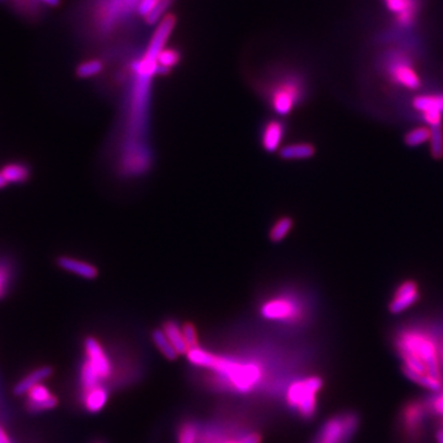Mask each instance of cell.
<instances>
[{
	"mask_svg": "<svg viewBox=\"0 0 443 443\" xmlns=\"http://www.w3.org/2000/svg\"><path fill=\"white\" fill-rule=\"evenodd\" d=\"M426 405L430 414L443 417V389L427 399Z\"/></svg>",
	"mask_w": 443,
	"mask_h": 443,
	"instance_id": "cell-30",
	"label": "cell"
},
{
	"mask_svg": "<svg viewBox=\"0 0 443 443\" xmlns=\"http://www.w3.org/2000/svg\"><path fill=\"white\" fill-rule=\"evenodd\" d=\"M316 154L314 145L310 143L288 144L280 150V156L286 161H302L309 159Z\"/></svg>",
	"mask_w": 443,
	"mask_h": 443,
	"instance_id": "cell-18",
	"label": "cell"
},
{
	"mask_svg": "<svg viewBox=\"0 0 443 443\" xmlns=\"http://www.w3.org/2000/svg\"><path fill=\"white\" fill-rule=\"evenodd\" d=\"M102 63L98 61V60H93V61L83 62L82 64H79L77 66V75L82 79L85 78H91L98 75L101 71H102Z\"/></svg>",
	"mask_w": 443,
	"mask_h": 443,
	"instance_id": "cell-29",
	"label": "cell"
},
{
	"mask_svg": "<svg viewBox=\"0 0 443 443\" xmlns=\"http://www.w3.org/2000/svg\"><path fill=\"white\" fill-rule=\"evenodd\" d=\"M293 227V221L289 217H282L273 224V227L270 230V239L273 243H278L286 238L288 233Z\"/></svg>",
	"mask_w": 443,
	"mask_h": 443,
	"instance_id": "cell-26",
	"label": "cell"
},
{
	"mask_svg": "<svg viewBox=\"0 0 443 443\" xmlns=\"http://www.w3.org/2000/svg\"><path fill=\"white\" fill-rule=\"evenodd\" d=\"M52 372H53L52 371V368L47 367V365L33 370V372L28 373V376L22 378L20 382L17 383V386L14 387V394H15L17 397L26 395L31 388L37 386L39 383L44 382L48 377L52 376Z\"/></svg>",
	"mask_w": 443,
	"mask_h": 443,
	"instance_id": "cell-17",
	"label": "cell"
},
{
	"mask_svg": "<svg viewBox=\"0 0 443 443\" xmlns=\"http://www.w3.org/2000/svg\"><path fill=\"white\" fill-rule=\"evenodd\" d=\"M441 357H442V363H443V345L441 346Z\"/></svg>",
	"mask_w": 443,
	"mask_h": 443,
	"instance_id": "cell-38",
	"label": "cell"
},
{
	"mask_svg": "<svg viewBox=\"0 0 443 443\" xmlns=\"http://www.w3.org/2000/svg\"><path fill=\"white\" fill-rule=\"evenodd\" d=\"M359 426L360 417L354 411L336 414L324 422L314 443H350Z\"/></svg>",
	"mask_w": 443,
	"mask_h": 443,
	"instance_id": "cell-6",
	"label": "cell"
},
{
	"mask_svg": "<svg viewBox=\"0 0 443 443\" xmlns=\"http://www.w3.org/2000/svg\"><path fill=\"white\" fill-rule=\"evenodd\" d=\"M58 265L63 270L75 273L78 276L83 277L87 280H94L99 275V270L93 264H89L85 261L77 260L68 256H62L58 259Z\"/></svg>",
	"mask_w": 443,
	"mask_h": 443,
	"instance_id": "cell-13",
	"label": "cell"
},
{
	"mask_svg": "<svg viewBox=\"0 0 443 443\" xmlns=\"http://www.w3.org/2000/svg\"><path fill=\"white\" fill-rule=\"evenodd\" d=\"M431 137H430V150L433 159H442L443 158V126L442 123L430 126Z\"/></svg>",
	"mask_w": 443,
	"mask_h": 443,
	"instance_id": "cell-25",
	"label": "cell"
},
{
	"mask_svg": "<svg viewBox=\"0 0 443 443\" xmlns=\"http://www.w3.org/2000/svg\"><path fill=\"white\" fill-rule=\"evenodd\" d=\"M324 382L319 376L298 378L291 383L286 390V403L303 420H310L316 414L318 395Z\"/></svg>",
	"mask_w": 443,
	"mask_h": 443,
	"instance_id": "cell-4",
	"label": "cell"
},
{
	"mask_svg": "<svg viewBox=\"0 0 443 443\" xmlns=\"http://www.w3.org/2000/svg\"><path fill=\"white\" fill-rule=\"evenodd\" d=\"M0 443H14L12 438L9 436V433L3 425H0Z\"/></svg>",
	"mask_w": 443,
	"mask_h": 443,
	"instance_id": "cell-34",
	"label": "cell"
},
{
	"mask_svg": "<svg viewBox=\"0 0 443 443\" xmlns=\"http://www.w3.org/2000/svg\"><path fill=\"white\" fill-rule=\"evenodd\" d=\"M163 330L165 332L166 338L172 343L174 349L179 354H186L188 351V343L183 338V327H179L177 321L166 320L163 324Z\"/></svg>",
	"mask_w": 443,
	"mask_h": 443,
	"instance_id": "cell-19",
	"label": "cell"
},
{
	"mask_svg": "<svg viewBox=\"0 0 443 443\" xmlns=\"http://www.w3.org/2000/svg\"><path fill=\"white\" fill-rule=\"evenodd\" d=\"M426 400L411 399L401 406L398 428L404 443H421L425 435V421L428 415Z\"/></svg>",
	"mask_w": 443,
	"mask_h": 443,
	"instance_id": "cell-5",
	"label": "cell"
},
{
	"mask_svg": "<svg viewBox=\"0 0 443 443\" xmlns=\"http://www.w3.org/2000/svg\"><path fill=\"white\" fill-rule=\"evenodd\" d=\"M413 106L421 115H442L443 94L419 95L413 100Z\"/></svg>",
	"mask_w": 443,
	"mask_h": 443,
	"instance_id": "cell-16",
	"label": "cell"
},
{
	"mask_svg": "<svg viewBox=\"0 0 443 443\" xmlns=\"http://www.w3.org/2000/svg\"><path fill=\"white\" fill-rule=\"evenodd\" d=\"M207 443H261V435L257 432H244L238 437H227L219 433L207 435Z\"/></svg>",
	"mask_w": 443,
	"mask_h": 443,
	"instance_id": "cell-21",
	"label": "cell"
},
{
	"mask_svg": "<svg viewBox=\"0 0 443 443\" xmlns=\"http://www.w3.org/2000/svg\"><path fill=\"white\" fill-rule=\"evenodd\" d=\"M431 129L430 127H417L405 134L404 141L409 147H419L421 144L430 142Z\"/></svg>",
	"mask_w": 443,
	"mask_h": 443,
	"instance_id": "cell-27",
	"label": "cell"
},
{
	"mask_svg": "<svg viewBox=\"0 0 443 443\" xmlns=\"http://www.w3.org/2000/svg\"><path fill=\"white\" fill-rule=\"evenodd\" d=\"M84 351L85 361L80 368V386L83 392H87L104 386L106 379L110 378L112 365L102 345L93 336L85 340Z\"/></svg>",
	"mask_w": 443,
	"mask_h": 443,
	"instance_id": "cell-3",
	"label": "cell"
},
{
	"mask_svg": "<svg viewBox=\"0 0 443 443\" xmlns=\"http://www.w3.org/2000/svg\"><path fill=\"white\" fill-rule=\"evenodd\" d=\"M441 421H442V426H443V417H442V420H441Z\"/></svg>",
	"mask_w": 443,
	"mask_h": 443,
	"instance_id": "cell-40",
	"label": "cell"
},
{
	"mask_svg": "<svg viewBox=\"0 0 443 443\" xmlns=\"http://www.w3.org/2000/svg\"><path fill=\"white\" fill-rule=\"evenodd\" d=\"M183 338L188 343V350L192 349L199 346V341H197V332H196V327L194 324L191 323H185L183 327Z\"/></svg>",
	"mask_w": 443,
	"mask_h": 443,
	"instance_id": "cell-32",
	"label": "cell"
},
{
	"mask_svg": "<svg viewBox=\"0 0 443 443\" xmlns=\"http://www.w3.org/2000/svg\"><path fill=\"white\" fill-rule=\"evenodd\" d=\"M152 340L156 346V349L159 350L161 354L168 360H175L179 356L177 350L174 349L172 343L169 341V338H166L165 332L163 329H155L154 332H152Z\"/></svg>",
	"mask_w": 443,
	"mask_h": 443,
	"instance_id": "cell-22",
	"label": "cell"
},
{
	"mask_svg": "<svg viewBox=\"0 0 443 443\" xmlns=\"http://www.w3.org/2000/svg\"><path fill=\"white\" fill-rule=\"evenodd\" d=\"M107 400H109V390L105 386H100L83 392V397H82L84 408L90 414H96L104 409L107 404Z\"/></svg>",
	"mask_w": 443,
	"mask_h": 443,
	"instance_id": "cell-15",
	"label": "cell"
},
{
	"mask_svg": "<svg viewBox=\"0 0 443 443\" xmlns=\"http://www.w3.org/2000/svg\"><path fill=\"white\" fill-rule=\"evenodd\" d=\"M3 175L6 177L8 183H22L28 177V170L24 165L10 164L3 169Z\"/></svg>",
	"mask_w": 443,
	"mask_h": 443,
	"instance_id": "cell-28",
	"label": "cell"
},
{
	"mask_svg": "<svg viewBox=\"0 0 443 443\" xmlns=\"http://www.w3.org/2000/svg\"><path fill=\"white\" fill-rule=\"evenodd\" d=\"M390 74L395 83L400 84L405 88L410 90L420 88V78L417 75V73L405 62L394 63L393 66H390Z\"/></svg>",
	"mask_w": 443,
	"mask_h": 443,
	"instance_id": "cell-12",
	"label": "cell"
},
{
	"mask_svg": "<svg viewBox=\"0 0 443 443\" xmlns=\"http://www.w3.org/2000/svg\"><path fill=\"white\" fill-rule=\"evenodd\" d=\"M300 94V85L294 79L278 84L276 89L272 90L270 99L272 109L276 111L278 115L286 116L293 110L294 106L297 105Z\"/></svg>",
	"mask_w": 443,
	"mask_h": 443,
	"instance_id": "cell-7",
	"label": "cell"
},
{
	"mask_svg": "<svg viewBox=\"0 0 443 443\" xmlns=\"http://www.w3.org/2000/svg\"><path fill=\"white\" fill-rule=\"evenodd\" d=\"M39 1H42L44 4L48 6H60V3H61V0H39Z\"/></svg>",
	"mask_w": 443,
	"mask_h": 443,
	"instance_id": "cell-35",
	"label": "cell"
},
{
	"mask_svg": "<svg viewBox=\"0 0 443 443\" xmlns=\"http://www.w3.org/2000/svg\"><path fill=\"white\" fill-rule=\"evenodd\" d=\"M204 368L215 372L226 387L239 393H249L254 390L264 376L256 363L233 360L212 352Z\"/></svg>",
	"mask_w": 443,
	"mask_h": 443,
	"instance_id": "cell-2",
	"label": "cell"
},
{
	"mask_svg": "<svg viewBox=\"0 0 443 443\" xmlns=\"http://www.w3.org/2000/svg\"><path fill=\"white\" fill-rule=\"evenodd\" d=\"M8 183L6 177L3 175V172H0V188H6V185Z\"/></svg>",
	"mask_w": 443,
	"mask_h": 443,
	"instance_id": "cell-37",
	"label": "cell"
},
{
	"mask_svg": "<svg viewBox=\"0 0 443 443\" xmlns=\"http://www.w3.org/2000/svg\"><path fill=\"white\" fill-rule=\"evenodd\" d=\"M283 134H284V126L282 122L272 120L266 123L261 142L264 150L267 152H276L280 148V144L282 142Z\"/></svg>",
	"mask_w": 443,
	"mask_h": 443,
	"instance_id": "cell-14",
	"label": "cell"
},
{
	"mask_svg": "<svg viewBox=\"0 0 443 443\" xmlns=\"http://www.w3.org/2000/svg\"><path fill=\"white\" fill-rule=\"evenodd\" d=\"M388 9L398 14L399 21L408 25L414 19L415 3L414 0H386Z\"/></svg>",
	"mask_w": 443,
	"mask_h": 443,
	"instance_id": "cell-20",
	"label": "cell"
},
{
	"mask_svg": "<svg viewBox=\"0 0 443 443\" xmlns=\"http://www.w3.org/2000/svg\"><path fill=\"white\" fill-rule=\"evenodd\" d=\"M199 425L194 421H185L179 427L177 443H199Z\"/></svg>",
	"mask_w": 443,
	"mask_h": 443,
	"instance_id": "cell-24",
	"label": "cell"
},
{
	"mask_svg": "<svg viewBox=\"0 0 443 443\" xmlns=\"http://www.w3.org/2000/svg\"><path fill=\"white\" fill-rule=\"evenodd\" d=\"M420 299V291L415 281L408 280L401 283L394 292L393 298L389 302V311L392 314H400L410 307L416 305Z\"/></svg>",
	"mask_w": 443,
	"mask_h": 443,
	"instance_id": "cell-9",
	"label": "cell"
},
{
	"mask_svg": "<svg viewBox=\"0 0 443 443\" xmlns=\"http://www.w3.org/2000/svg\"><path fill=\"white\" fill-rule=\"evenodd\" d=\"M158 71L156 73L159 74H168L170 72V69L177 66V63L180 62V53L174 48H163L161 51V53L158 55Z\"/></svg>",
	"mask_w": 443,
	"mask_h": 443,
	"instance_id": "cell-23",
	"label": "cell"
},
{
	"mask_svg": "<svg viewBox=\"0 0 443 443\" xmlns=\"http://www.w3.org/2000/svg\"><path fill=\"white\" fill-rule=\"evenodd\" d=\"M177 19L174 15H168L161 20L159 26L156 28L153 37L150 39L148 50L145 52V57L156 60L158 55L161 53V51L165 47L166 39H169V36L172 35V30L175 28Z\"/></svg>",
	"mask_w": 443,
	"mask_h": 443,
	"instance_id": "cell-11",
	"label": "cell"
},
{
	"mask_svg": "<svg viewBox=\"0 0 443 443\" xmlns=\"http://www.w3.org/2000/svg\"><path fill=\"white\" fill-rule=\"evenodd\" d=\"M159 0H139L138 6H137V11H138L141 17H147L152 11L154 10L155 6H158Z\"/></svg>",
	"mask_w": 443,
	"mask_h": 443,
	"instance_id": "cell-33",
	"label": "cell"
},
{
	"mask_svg": "<svg viewBox=\"0 0 443 443\" xmlns=\"http://www.w3.org/2000/svg\"><path fill=\"white\" fill-rule=\"evenodd\" d=\"M395 350L403 362V373L411 382L432 393L443 389L441 346L430 332L408 327L395 338Z\"/></svg>",
	"mask_w": 443,
	"mask_h": 443,
	"instance_id": "cell-1",
	"label": "cell"
},
{
	"mask_svg": "<svg viewBox=\"0 0 443 443\" xmlns=\"http://www.w3.org/2000/svg\"><path fill=\"white\" fill-rule=\"evenodd\" d=\"M261 314L269 320L297 321L300 309L291 299L275 298L261 307Z\"/></svg>",
	"mask_w": 443,
	"mask_h": 443,
	"instance_id": "cell-8",
	"label": "cell"
},
{
	"mask_svg": "<svg viewBox=\"0 0 443 443\" xmlns=\"http://www.w3.org/2000/svg\"><path fill=\"white\" fill-rule=\"evenodd\" d=\"M26 399V410L31 414H39L44 411L55 409L58 405V399L51 393L50 389L39 383L28 390Z\"/></svg>",
	"mask_w": 443,
	"mask_h": 443,
	"instance_id": "cell-10",
	"label": "cell"
},
{
	"mask_svg": "<svg viewBox=\"0 0 443 443\" xmlns=\"http://www.w3.org/2000/svg\"><path fill=\"white\" fill-rule=\"evenodd\" d=\"M174 0H159L158 6H155L154 10L150 12L148 17H145V21L153 25L155 22L159 21L163 15L165 14V11L169 9V6H172Z\"/></svg>",
	"mask_w": 443,
	"mask_h": 443,
	"instance_id": "cell-31",
	"label": "cell"
},
{
	"mask_svg": "<svg viewBox=\"0 0 443 443\" xmlns=\"http://www.w3.org/2000/svg\"><path fill=\"white\" fill-rule=\"evenodd\" d=\"M94 443H105V442H102V441H96V442Z\"/></svg>",
	"mask_w": 443,
	"mask_h": 443,
	"instance_id": "cell-39",
	"label": "cell"
},
{
	"mask_svg": "<svg viewBox=\"0 0 443 443\" xmlns=\"http://www.w3.org/2000/svg\"><path fill=\"white\" fill-rule=\"evenodd\" d=\"M436 441L437 443H443V426L436 430Z\"/></svg>",
	"mask_w": 443,
	"mask_h": 443,
	"instance_id": "cell-36",
	"label": "cell"
}]
</instances>
